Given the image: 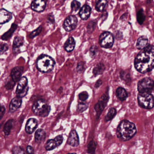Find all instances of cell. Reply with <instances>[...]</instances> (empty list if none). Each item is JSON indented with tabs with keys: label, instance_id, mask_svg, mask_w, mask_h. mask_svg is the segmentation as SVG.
<instances>
[{
	"label": "cell",
	"instance_id": "obj_35",
	"mask_svg": "<svg viewBox=\"0 0 154 154\" xmlns=\"http://www.w3.org/2000/svg\"><path fill=\"white\" fill-rule=\"evenodd\" d=\"M13 154H26L24 150L20 146H15L12 150Z\"/></svg>",
	"mask_w": 154,
	"mask_h": 154
},
{
	"label": "cell",
	"instance_id": "obj_16",
	"mask_svg": "<svg viewBox=\"0 0 154 154\" xmlns=\"http://www.w3.org/2000/svg\"><path fill=\"white\" fill-rule=\"evenodd\" d=\"M23 71L24 67L23 66H16L13 68L11 73L12 79L15 82L20 80Z\"/></svg>",
	"mask_w": 154,
	"mask_h": 154
},
{
	"label": "cell",
	"instance_id": "obj_2",
	"mask_svg": "<svg viewBox=\"0 0 154 154\" xmlns=\"http://www.w3.org/2000/svg\"><path fill=\"white\" fill-rule=\"evenodd\" d=\"M137 132L136 127L134 123L127 120H124L118 127L117 136L121 141H129L135 135Z\"/></svg>",
	"mask_w": 154,
	"mask_h": 154
},
{
	"label": "cell",
	"instance_id": "obj_37",
	"mask_svg": "<svg viewBox=\"0 0 154 154\" xmlns=\"http://www.w3.org/2000/svg\"><path fill=\"white\" fill-rule=\"evenodd\" d=\"M96 23L95 21H91L88 23V25L87 26V31L89 33H92V32L94 31L95 27H96Z\"/></svg>",
	"mask_w": 154,
	"mask_h": 154
},
{
	"label": "cell",
	"instance_id": "obj_28",
	"mask_svg": "<svg viewBox=\"0 0 154 154\" xmlns=\"http://www.w3.org/2000/svg\"><path fill=\"white\" fill-rule=\"evenodd\" d=\"M97 143L94 140H91L87 146V152L89 154H95Z\"/></svg>",
	"mask_w": 154,
	"mask_h": 154
},
{
	"label": "cell",
	"instance_id": "obj_33",
	"mask_svg": "<svg viewBox=\"0 0 154 154\" xmlns=\"http://www.w3.org/2000/svg\"><path fill=\"white\" fill-rule=\"evenodd\" d=\"M80 3L77 0H74L71 3V11L72 12H76L80 9Z\"/></svg>",
	"mask_w": 154,
	"mask_h": 154
},
{
	"label": "cell",
	"instance_id": "obj_4",
	"mask_svg": "<svg viewBox=\"0 0 154 154\" xmlns=\"http://www.w3.org/2000/svg\"><path fill=\"white\" fill-rule=\"evenodd\" d=\"M32 111L37 116L45 117L49 114L51 107L43 100H38L33 105Z\"/></svg>",
	"mask_w": 154,
	"mask_h": 154
},
{
	"label": "cell",
	"instance_id": "obj_17",
	"mask_svg": "<svg viewBox=\"0 0 154 154\" xmlns=\"http://www.w3.org/2000/svg\"><path fill=\"white\" fill-rule=\"evenodd\" d=\"M38 126V121L35 119H28L25 126V131L28 134H32L35 131Z\"/></svg>",
	"mask_w": 154,
	"mask_h": 154
},
{
	"label": "cell",
	"instance_id": "obj_13",
	"mask_svg": "<svg viewBox=\"0 0 154 154\" xmlns=\"http://www.w3.org/2000/svg\"><path fill=\"white\" fill-rule=\"evenodd\" d=\"M46 6L45 0H33L31 4V9L34 11L41 12L45 10Z\"/></svg>",
	"mask_w": 154,
	"mask_h": 154
},
{
	"label": "cell",
	"instance_id": "obj_10",
	"mask_svg": "<svg viewBox=\"0 0 154 154\" xmlns=\"http://www.w3.org/2000/svg\"><path fill=\"white\" fill-rule=\"evenodd\" d=\"M77 23V17L75 15H70L65 19L63 27L66 31L71 32L76 29Z\"/></svg>",
	"mask_w": 154,
	"mask_h": 154
},
{
	"label": "cell",
	"instance_id": "obj_41",
	"mask_svg": "<svg viewBox=\"0 0 154 154\" xmlns=\"http://www.w3.org/2000/svg\"><path fill=\"white\" fill-rule=\"evenodd\" d=\"M5 112V108L3 105H0V120L2 119Z\"/></svg>",
	"mask_w": 154,
	"mask_h": 154
},
{
	"label": "cell",
	"instance_id": "obj_6",
	"mask_svg": "<svg viewBox=\"0 0 154 154\" xmlns=\"http://www.w3.org/2000/svg\"><path fill=\"white\" fill-rule=\"evenodd\" d=\"M153 88V80L150 78L142 79L137 84V89L139 93H150Z\"/></svg>",
	"mask_w": 154,
	"mask_h": 154
},
{
	"label": "cell",
	"instance_id": "obj_24",
	"mask_svg": "<svg viewBox=\"0 0 154 154\" xmlns=\"http://www.w3.org/2000/svg\"><path fill=\"white\" fill-rule=\"evenodd\" d=\"M46 132L42 129H39L35 132V140L37 143H40L45 139L46 137Z\"/></svg>",
	"mask_w": 154,
	"mask_h": 154
},
{
	"label": "cell",
	"instance_id": "obj_45",
	"mask_svg": "<svg viewBox=\"0 0 154 154\" xmlns=\"http://www.w3.org/2000/svg\"><path fill=\"white\" fill-rule=\"evenodd\" d=\"M102 84V81L101 80H99L96 82V85H95V88H98L101 86Z\"/></svg>",
	"mask_w": 154,
	"mask_h": 154
},
{
	"label": "cell",
	"instance_id": "obj_21",
	"mask_svg": "<svg viewBox=\"0 0 154 154\" xmlns=\"http://www.w3.org/2000/svg\"><path fill=\"white\" fill-rule=\"evenodd\" d=\"M148 40L147 37L143 36L139 38L137 42L136 48L137 49L143 50L148 45Z\"/></svg>",
	"mask_w": 154,
	"mask_h": 154
},
{
	"label": "cell",
	"instance_id": "obj_20",
	"mask_svg": "<svg viewBox=\"0 0 154 154\" xmlns=\"http://www.w3.org/2000/svg\"><path fill=\"white\" fill-rule=\"evenodd\" d=\"M17 28V24L14 23H12L9 30L7 31L6 32L4 33L2 35V37H1V39L3 41H7L10 39L11 37L12 36L14 32L16 30Z\"/></svg>",
	"mask_w": 154,
	"mask_h": 154
},
{
	"label": "cell",
	"instance_id": "obj_12",
	"mask_svg": "<svg viewBox=\"0 0 154 154\" xmlns=\"http://www.w3.org/2000/svg\"><path fill=\"white\" fill-rule=\"evenodd\" d=\"M67 143L72 147H77L79 145V138L76 130H72L70 133Z\"/></svg>",
	"mask_w": 154,
	"mask_h": 154
},
{
	"label": "cell",
	"instance_id": "obj_43",
	"mask_svg": "<svg viewBox=\"0 0 154 154\" xmlns=\"http://www.w3.org/2000/svg\"><path fill=\"white\" fill-rule=\"evenodd\" d=\"M27 152L29 154H34V149L30 146H28L26 148Z\"/></svg>",
	"mask_w": 154,
	"mask_h": 154
},
{
	"label": "cell",
	"instance_id": "obj_40",
	"mask_svg": "<svg viewBox=\"0 0 154 154\" xmlns=\"http://www.w3.org/2000/svg\"><path fill=\"white\" fill-rule=\"evenodd\" d=\"M15 84V82H14L12 79H11V80L9 81L5 84V87L6 89L10 90H11L13 88Z\"/></svg>",
	"mask_w": 154,
	"mask_h": 154
},
{
	"label": "cell",
	"instance_id": "obj_36",
	"mask_svg": "<svg viewBox=\"0 0 154 154\" xmlns=\"http://www.w3.org/2000/svg\"><path fill=\"white\" fill-rule=\"evenodd\" d=\"M98 51V49L96 46H92L90 50V57L92 58L95 57Z\"/></svg>",
	"mask_w": 154,
	"mask_h": 154
},
{
	"label": "cell",
	"instance_id": "obj_38",
	"mask_svg": "<svg viewBox=\"0 0 154 154\" xmlns=\"http://www.w3.org/2000/svg\"><path fill=\"white\" fill-rule=\"evenodd\" d=\"M89 94L87 91H84L80 93L79 95V98L82 101H85L88 98Z\"/></svg>",
	"mask_w": 154,
	"mask_h": 154
},
{
	"label": "cell",
	"instance_id": "obj_22",
	"mask_svg": "<svg viewBox=\"0 0 154 154\" xmlns=\"http://www.w3.org/2000/svg\"><path fill=\"white\" fill-rule=\"evenodd\" d=\"M76 46V42L73 37H70L64 44V48L67 52H70L74 50Z\"/></svg>",
	"mask_w": 154,
	"mask_h": 154
},
{
	"label": "cell",
	"instance_id": "obj_44",
	"mask_svg": "<svg viewBox=\"0 0 154 154\" xmlns=\"http://www.w3.org/2000/svg\"><path fill=\"white\" fill-rule=\"evenodd\" d=\"M48 20L49 22L50 23H54L55 22V20H54V16L52 14H50L48 16Z\"/></svg>",
	"mask_w": 154,
	"mask_h": 154
},
{
	"label": "cell",
	"instance_id": "obj_18",
	"mask_svg": "<svg viewBox=\"0 0 154 154\" xmlns=\"http://www.w3.org/2000/svg\"><path fill=\"white\" fill-rule=\"evenodd\" d=\"M12 18L11 13L4 9L0 10V24H4L10 21Z\"/></svg>",
	"mask_w": 154,
	"mask_h": 154
},
{
	"label": "cell",
	"instance_id": "obj_8",
	"mask_svg": "<svg viewBox=\"0 0 154 154\" xmlns=\"http://www.w3.org/2000/svg\"><path fill=\"white\" fill-rule=\"evenodd\" d=\"M28 83V79L26 77L24 76L20 78L16 90V94L17 97L22 98L27 95L29 89L27 86Z\"/></svg>",
	"mask_w": 154,
	"mask_h": 154
},
{
	"label": "cell",
	"instance_id": "obj_42",
	"mask_svg": "<svg viewBox=\"0 0 154 154\" xmlns=\"http://www.w3.org/2000/svg\"><path fill=\"white\" fill-rule=\"evenodd\" d=\"M84 63L83 62H80L77 64V70L78 72H81L84 69Z\"/></svg>",
	"mask_w": 154,
	"mask_h": 154
},
{
	"label": "cell",
	"instance_id": "obj_39",
	"mask_svg": "<svg viewBox=\"0 0 154 154\" xmlns=\"http://www.w3.org/2000/svg\"><path fill=\"white\" fill-rule=\"evenodd\" d=\"M9 49V46L6 43H0V54H3Z\"/></svg>",
	"mask_w": 154,
	"mask_h": 154
},
{
	"label": "cell",
	"instance_id": "obj_25",
	"mask_svg": "<svg viewBox=\"0 0 154 154\" xmlns=\"http://www.w3.org/2000/svg\"><path fill=\"white\" fill-rule=\"evenodd\" d=\"M96 9L98 12H102L107 4V0H96Z\"/></svg>",
	"mask_w": 154,
	"mask_h": 154
},
{
	"label": "cell",
	"instance_id": "obj_26",
	"mask_svg": "<svg viewBox=\"0 0 154 154\" xmlns=\"http://www.w3.org/2000/svg\"><path fill=\"white\" fill-rule=\"evenodd\" d=\"M14 120L13 119H9L5 124L4 127V133L6 136L9 135L11 133V129L12 128L13 125Z\"/></svg>",
	"mask_w": 154,
	"mask_h": 154
},
{
	"label": "cell",
	"instance_id": "obj_3",
	"mask_svg": "<svg viewBox=\"0 0 154 154\" xmlns=\"http://www.w3.org/2000/svg\"><path fill=\"white\" fill-rule=\"evenodd\" d=\"M55 65V60L48 55H41L38 57L36 67L40 72L47 73L52 71Z\"/></svg>",
	"mask_w": 154,
	"mask_h": 154
},
{
	"label": "cell",
	"instance_id": "obj_29",
	"mask_svg": "<svg viewBox=\"0 0 154 154\" xmlns=\"http://www.w3.org/2000/svg\"><path fill=\"white\" fill-rule=\"evenodd\" d=\"M117 114V110L115 109L114 108H111L109 109L108 113L107 114L105 117V120L106 122L110 121L112 120L115 116Z\"/></svg>",
	"mask_w": 154,
	"mask_h": 154
},
{
	"label": "cell",
	"instance_id": "obj_47",
	"mask_svg": "<svg viewBox=\"0 0 154 154\" xmlns=\"http://www.w3.org/2000/svg\"></svg>",
	"mask_w": 154,
	"mask_h": 154
},
{
	"label": "cell",
	"instance_id": "obj_27",
	"mask_svg": "<svg viewBox=\"0 0 154 154\" xmlns=\"http://www.w3.org/2000/svg\"><path fill=\"white\" fill-rule=\"evenodd\" d=\"M105 65L103 63H99L94 68L93 70V73L94 75L97 76L103 74V72L105 71Z\"/></svg>",
	"mask_w": 154,
	"mask_h": 154
},
{
	"label": "cell",
	"instance_id": "obj_9",
	"mask_svg": "<svg viewBox=\"0 0 154 154\" xmlns=\"http://www.w3.org/2000/svg\"><path fill=\"white\" fill-rule=\"evenodd\" d=\"M109 100L108 91L104 94L100 98L97 103L95 106V109L96 112L97 119H98L103 112Z\"/></svg>",
	"mask_w": 154,
	"mask_h": 154
},
{
	"label": "cell",
	"instance_id": "obj_31",
	"mask_svg": "<svg viewBox=\"0 0 154 154\" xmlns=\"http://www.w3.org/2000/svg\"><path fill=\"white\" fill-rule=\"evenodd\" d=\"M88 104L86 102H80L78 104L77 106V111L79 113H82L88 108Z\"/></svg>",
	"mask_w": 154,
	"mask_h": 154
},
{
	"label": "cell",
	"instance_id": "obj_34",
	"mask_svg": "<svg viewBox=\"0 0 154 154\" xmlns=\"http://www.w3.org/2000/svg\"><path fill=\"white\" fill-rule=\"evenodd\" d=\"M120 75L121 79L124 80L126 82H129V81H131L130 75L128 73H127L125 71H121L120 72Z\"/></svg>",
	"mask_w": 154,
	"mask_h": 154
},
{
	"label": "cell",
	"instance_id": "obj_1",
	"mask_svg": "<svg viewBox=\"0 0 154 154\" xmlns=\"http://www.w3.org/2000/svg\"><path fill=\"white\" fill-rule=\"evenodd\" d=\"M154 46L148 45L136 57L134 66L137 71L142 73H148L154 68Z\"/></svg>",
	"mask_w": 154,
	"mask_h": 154
},
{
	"label": "cell",
	"instance_id": "obj_15",
	"mask_svg": "<svg viewBox=\"0 0 154 154\" xmlns=\"http://www.w3.org/2000/svg\"><path fill=\"white\" fill-rule=\"evenodd\" d=\"M22 103V100L21 98L18 97H15L11 100L9 106V111L10 113L14 112L18 110L21 106Z\"/></svg>",
	"mask_w": 154,
	"mask_h": 154
},
{
	"label": "cell",
	"instance_id": "obj_5",
	"mask_svg": "<svg viewBox=\"0 0 154 154\" xmlns=\"http://www.w3.org/2000/svg\"><path fill=\"white\" fill-rule=\"evenodd\" d=\"M138 105L145 109H151L154 107L153 96L150 93H139L137 96Z\"/></svg>",
	"mask_w": 154,
	"mask_h": 154
},
{
	"label": "cell",
	"instance_id": "obj_46",
	"mask_svg": "<svg viewBox=\"0 0 154 154\" xmlns=\"http://www.w3.org/2000/svg\"><path fill=\"white\" fill-rule=\"evenodd\" d=\"M67 154H77L75 153H68Z\"/></svg>",
	"mask_w": 154,
	"mask_h": 154
},
{
	"label": "cell",
	"instance_id": "obj_19",
	"mask_svg": "<svg viewBox=\"0 0 154 154\" xmlns=\"http://www.w3.org/2000/svg\"><path fill=\"white\" fill-rule=\"evenodd\" d=\"M91 8L89 5H85L82 6L79 12V16L84 20H88L91 14Z\"/></svg>",
	"mask_w": 154,
	"mask_h": 154
},
{
	"label": "cell",
	"instance_id": "obj_11",
	"mask_svg": "<svg viewBox=\"0 0 154 154\" xmlns=\"http://www.w3.org/2000/svg\"><path fill=\"white\" fill-rule=\"evenodd\" d=\"M63 139L62 135H58L53 139L48 140L45 144V149L48 151L55 149L62 143Z\"/></svg>",
	"mask_w": 154,
	"mask_h": 154
},
{
	"label": "cell",
	"instance_id": "obj_32",
	"mask_svg": "<svg viewBox=\"0 0 154 154\" xmlns=\"http://www.w3.org/2000/svg\"><path fill=\"white\" fill-rule=\"evenodd\" d=\"M42 30V27L41 26H39L37 29L34 30L32 32L30 35H29V38L30 39H33L35 38L36 36H38L39 35L40 33Z\"/></svg>",
	"mask_w": 154,
	"mask_h": 154
},
{
	"label": "cell",
	"instance_id": "obj_23",
	"mask_svg": "<svg viewBox=\"0 0 154 154\" xmlns=\"http://www.w3.org/2000/svg\"><path fill=\"white\" fill-rule=\"evenodd\" d=\"M116 96L121 101H123L128 97V93L124 88L119 87L116 91Z\"/></svg>",
	"mask_w": 154,
	"mask_h": 154
},
{
	"label": "cell",
	"instance_id": "obj_7",
	"mask_svg": "<svg viewBox=\"0 0 154 154\" xmlns=\"http://www.w3.org/2000/svg\"><path fill=\"white\" fill-rule=\"evenodd\" d=\"M114 40V35L112 33L109 32H105L99 36V42L102 48L108 49L112 48Z\"/></svg>",
	"mask_w": 154,
	"mask_h": 154
},
{
	"label": "cell",
	"instance_id": "obj_14",
	"mask_svg": "<svg viewBox=\"0 0 154 154\" xmlns=\"http://www.w3.org/2000/svg\"><path fill=\"white\" fill-rule=\"evenodd\" d=\"M24 42V38L21 36H16L14 38L13 43V52L14 55L20 52V48L23 45Z\"/></svg>",
	"mask_w": 154,
	"mask_h": 154
},
{
	"label": "cell",
	"instance_id": "obj_30",
	"mask_svg": "<svg viewBox=\"0 0 154 154\" xmlns=\"http://www.w3.org/2000/svg\"><path fill=\"white\" fill-rule=\"evenodd\" d=\"M137 21L138 23L141 25L143 24L146 18L145 14L144 13V11L143 9L139 10V11L137 13Z\"/></svg>",
	"mask_w": 154,
	"mask_h": 154
}]
</instances>
